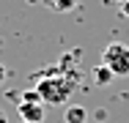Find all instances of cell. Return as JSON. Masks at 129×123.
<instances>
[{"label": "cell", "instance_id": "cell-1", "mask_svg": "<svg viewBox=\"0 0 129 123\" xmlns=\"http://www.w3.org/2000/svg\"><path fill=\"white\" fill-rule=\"evenodd\" d=\"M36 90H39V98L41 104H52V107H60L66 104L72 90H74V82L69 77H58V74H50V77H41L36 82Z\"/></svg>", "mask_w": 129, "mask_h": 123}, {"label": "cell", "instance_id": "cell-2", "mask_svg": "<svg viewBox=\"0 0 129 123\" xmlns=\"http://www.w3.org/2000/svg\"><path fill=\"white\" fill-rule=\"evenodd\" d=\"M102 63L115 77H129V47L126 44H107L102 49Z\"/></svg>", "mask_w": 129, "mask_h": 123}, {"label": "cell", "instance_id": "cell-3", "mask_svg": "<svg viewBox=\"0 0 129 123\" xmlns=\"http://www.w3.org/2000/svg\"><path fill=\"white\" fill-rule=\"evenodd\" d=\"M17 112L27 123H44V104L41 101H19L17 104Z\"/></svg>", "mask_w": 129, "mask_h": 123}, {"label": "cell", "instance_id": "cell-4", "mask_svg": "<svg viewBox=\"0 0 129 123\" xmlns=\"http://www.w3.org/2000/svg\"><path fill=\"white\" fill-rule=\"evenodd\" d=\"M63 120L66 123H85L88 120V112H85V107H80V104H69L66 112H63Z\"/></svg>", "mask_w": 129, "mask_h": 123}, {"label": "cell", "instance_id": "cell-5", "mask_svg": "<svg viewBox=\"0 0 129 123\" xmlns=\"http://www.w3.org/2000/svg\"><path fill=\"white\" fill-rule=\"evenodd\" d=\"M91 74H93V79H96V85H102V88H107V85H110V82L115 79V74L110 71V69H107L104 63H99V66H96V69H93Z\"/></svg>", "mask_w": 129, "mask_h": 123}, {"label": "cell", "instance_id": "cell-6", "mask_svg": "<svg viewBox=\"0 0 129 123\" xmlns=\"http://www.w3.org/2000/svg\"><path fill=\"white\" fill-rule=\"evenodd\" d=\"M80 6V0H52L50 8H55V11H60V14H66V11H74Z\"/></svg>", "mask_w": 129, "mask_h": 123}, {"label": "cell", "instance_id": "cell-7", "mask_svg": "<svg viewBox=\"0 0 129 123\" xmlns=\"http://www.w3.org/2000/svg\"><path fill=\"white\" fill-rule=\"evenodd\" d=\"M115 3H118V11H126L129 8V0H115Z\"/></svg>", "mask_w": 129, "mask_h": 123}, {"label": "cell", "instance_id": "cell-8", "mask_svg": "<svg viewBox=\"0 0 129 123\" xmlns=\"http://www.w3.org/2000/svg\"><path fill=\"white\" fill-rule=\"evenodd\" d=\"M6 77H8V71H6V66H3V63H0V85H3V82H6Z\"/></svg>", "mask_w": 129, "mask_h": 123}, {"label": "cell", "instance_id": "cell-9", "mask_svg": "<svg viewBox=\"0 0 129 123\" xmlns=\"http://www.w3.org/2000/svg\"><path fill=\"white\" fill-rule=\"evenodd\" d=\"M0 123H8V115H6L3 109H0Z\"/></svg>", "mask_w": 129, "mask_h": 123}, {"label": "cell", "instance_id": "cell-10", "mask_svg": "<svg viewBox=\"0 0 129 123\" xmlns=\"http://www.w3.org/2000/svg\"><path fill=\"white\" fill-rule=\"evenodd\" d=\"M121 17H126V19H129V8H126V11H121Z\"/></svg>", "mask_w": 129, "mask_h": 123}, {"label": "cell", "instance_id": "cell-11", "mask_svg": "<svg viewBox=\"0 0 129 123\" xmlns=\"http://www.w3.org/2000/svg\"><path fill=\"white\" fill-rule=\"evenodd\" d=\"M44 3H47V6H50V3H52V0H44Z\"/></svg>", "mask_w": 129, "mask_h": 123}, {"label": "cell", "instance_id": "cell-12", "mask_svg": "<svg viewBox=\"0 0 129 123\" xmlns=\"http://www.w3.org/2000/svg\"><path fill=\"white\" fill-rule=\"evenodd\" d=\"M22 123H27V120H22Z\"/></svg>", "mask_w": 129, "mask_h": 123}]
</instances>
